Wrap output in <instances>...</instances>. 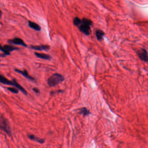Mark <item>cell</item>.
<instances>
[{
	"mask_svg": "<svg viewBox=\"0 0 148 148\" xmlns=\"http://www.w3.org/2000/svg\"><path fill=\"white\" fill-rule=\"evenodd\" d=\"M92 25L93 22L90 20L84 18L81 20V23L78 27L80 32L88 36L90 34V27Z\"/></svg>",
	"mask_w": 148,
	"mask_h": 148,
	"instance_id": "cell-1",
	"label": "cell"
},
{
	"mask_svg": "<svg viewBox=\"0 0 148 148\" xmlns=\"http://www.w3.org/2000/svg\"><path fill=\"white\" fill-rule=\"evenodd\" d=\"M64 80V78L62 75L58 73L54 74L48 79V84L49 87H54Z\"/></svg>",
	"mask_w": 148,
	"mask_h": 148,
	"instance_id": "cell-2",
	"label": "cell"
},
{
	"mask_svg": "<svg viewBox=\"0 0 148 148\" xmlns=\"http://www.w3.org/2000/svg\"><path fill=\"white\" fill-rule=\"evenodd\" d=\"M0 129L6 133L9 136L11 134L10 126L7 119L3 116H2L0 118Z\"/></svg>",
	"mask_w": 148,
	"mask_h": 148,
	"instance_id": "cell-3",
	"label": "cell"
},
{
	"mask_svg": "<svg viewBox=\"0 0 148 148\" xmlns=\"http://www.w3.org/2000/svg\"><path fill=\"white\" fill-rule=\"evenodd\" d=\"M137 54L138 55L139 58H140L142 61L147 62L148 61V53L146 49H141L140 50H138L137 52Z\"/></svg>",
	"mask_w": 148,
	"mask_h": 148,
	"instance_id": "cell-4",
	"label": "cell"
},
{
	"mask_svg": "<svg viewBox=\"0 0 148 148\" xmlns=\"http://www.w3.org/2000/svg\"><path fill=\"white\" fill-rule=\"evenodd\" d=\"M9 44H10L17 45H20L22 46L26 47H27V45L24 43L21 39L18 37L14 38L13 39H9L7 41Z\"/></svg>",
	"mask_w": 148,
	"mask_h": 148,
	"instance_id": "cell-5",
	"label": "cell"
},
{
	"mask_svg": "<svg viewBox=\"0 0 148 148\" xmlns=\"http://www.w3.org/2000/svg\"><path fill=\"white\" fill-rule=\"evenodd\" d=\"M14 71L16 72H17L18 73H19L20 74L22 75L24 77L27 78V79H28V80H30L31 82H36L35 79L33 77L30 76L28 73V72L26 70H24V71H21V70H19L18 69H15Z\"/></svg>",
	"mask_w": 148,
	"mask_h": 148,
	"instance_id": "cell-6",
	"label": "cell"
},
{
	"mask_svg": "<svg viewBox=\"0 0 148 148\" xmlns=\"http://www.w3.org/2000/svg\"><path fill=\"white\" fill-rule=\"evenodd\" d=\"M12 81H10L8 79H7L6 77L3 76V75L0 74V82L1 83L5 85H10L14 86L15 85V84L14 82V79H13Z\"/></svg>",
	"mask_w": 148,
	"mask_h": 148,
	"instance_id": "cell-7",
	"label": "cell"
},
{
	"mask_svg": "<svg viewBox=\"0 0 148 148\" xmlns=\"http://www.w3.org/2000/svg\"><path fill=\"white\" fill-rule=\"evenodd\" d=\"M31 49L38 51H48L50 49V46L47 45H41L38 46H31Z\"/></svg>",
	"mask_w": 148,
	"mask_h": 148,
	"instance_id": "cell-8",
	"label": "cell"
},
{
	"mask_svg": "<svg viewBox=\"0 0 148 148\" xmlns=\"http://www.w3.org/2000/svg\"><path fill=\"white\" fill-rule=\"evenodd\" d=\"M34 54L38 58L41 59H42L45 60H49L52 59L51 56L49 55L46 54L44 53H37L35 52Z\"/></svg>",
	"mask_w": 148,
	"mask_h": 148,
	"instance_id": "cell-9",
	"label": "cell"
},
{
	"mask_svg": "<svg viewBox=\"0 0 148 148\" xmlns=\"http://www.w3.org/2000/svg\"><path fill=\"white\" fill-rule=\"evenodd\" d=\"M28 26H29V27L31 29H33L37 31H40L41 30V26L36 23L29 21H28Z\"/></svg>",
	"mask_w": 148,
	"mask_h": 148,
	"instance_id": "cell-10",
	"label": "cell"
},
{
	"mask_svg": "<svg viewBox=\"0 0 148 148\" xmlns=\"http://www.w3.org/2000/svg\"><path fill=\"white\" fill-rule=\"evenodd\" d=\"M3 47L6 51H7L9 53H10V52H12V51L18 50L19 49V48H17V47L12 46L11 45H5L3 46Z\"/></svg>",
	"mask_w": 148,
	"mask_h": 148,
	"instance_id": "cell-11",
	"label": "cell"
},
{
	"mask_svg": "<svg viewBox=\"0 0 148 148\" xmlns=\"http://www.w3.org/2000/svg\"><path fill=\"white\" fill-rule=\"evenodd\" d=\"M28 136V137H29L30 139H31L32 140H33V141H34L38 142L39 143L42 144V143H44V140L38 138V137H36L33 135H29Z\"/></svg>",
	"mask_w": 148,
	"mask_h": 148,
	"instance_id": "cell-12",
	"label": "cell"
},
{
	"mask_svg": "<svg viewBox=\"0 0 148 148\" xmlns=\"http://www.w3.org/2000/svg\"><path fill=\"white\" fill-rule=\"evenodd\" d=\"M104 35V32L100 30H97L96 31V36L98 41H101Z\"/></svg>",
	"mask_w": 148,
	"mask_h": 148,
	"instance_id": "cell-13",
	"label": "cell"
},
{
	"mask_svg": "<svg viewBox=\"0 0 148 148\" xmlns=\"http://www.w3.org/2000/svg\"><path fill=\"white\" fill-rule=\"evenodd\" d=\"M79 111H80L79 113L80 114L83 115L84 116H87V115H88L90 114V111L87 109V108H86V107L82 108L80 109Z\"/></svg>",
	"mask_w": 148,
	"mask_h": 148,
	"instance_id": "cell-14",
	"label": "cell"
},
{
	"mask_svg": "<svg viewBox=\"0 0 148 148\" xmlns=\"http://www.w3.org/2000/svg\"><path fill=\"white\" fill-rule=\"evenodd\" d=\"M73 23L75 26L78 27L81 23V19L78 17H75L74 19H73Z\"/></svg>",
	"mask_w": 148,
	"mask_h": 148,
	"instance_id": "cell-15",
	"label": "cell"
},
{
	"mask_svg": "<svg viewBox=\"0 0 148 148\" xmlns=\"http://www.w3.org/2000/svg\"><path fill=\"white\" fill-rule=\"evenodd\" d=\"M7 89L9 90L10 92L14 94H17L18 93V90L16 88H11V87H9L7 88Z\"/></svg>",
	"mask_w": 148,
	"mask_h": 148,
	"instance_id": "cell-16",
	"label": "cell"
},
{
	"mask_svg": "<svg viewBox=\"0 0 148 148\" xmlns=\"http://www.w3.org/2000/svg\"><path fill=\"white\" fill-rule=\"evenodd\" d=\"M62 92V90H57L56 91H51L50 93V95H54V94H56V93H61Z\"/></svg>",
	"mask_w": 148,
	"mask_h": 148,
	"instance_id": "cell-17",
	"label": "cell"
},
{
	"mask_svg": "<svg viewBox=\"0 0 148 148\" xmlns=\"http://www.w3.org/2000/svg\"><path fill=\"white\" fill-rule=\"evenodd\" d=\"M34 91L36 94H39L40 93V90L39 89L37 88H34L32 89Z\"/></svg>",
	"mask_w": 148,
	"mask_h": 148,
	"instance_id": "cell-18",
	"label": "cell"
},
{
	"mask_svg": "<svg viewBox=\"0 0 148 148\" xmlns=\"http://www.w3.org/2000/svg\"><path fill=\"white\" fill-rule=\"evenodd\" d=\"M2 14V12L1 10H0V17H1Z\"/></svg>",
	"mask_w": 148,
	"mask_h": 148,
	"instance_id": "cell-19",
	"label": "cell"
},
{
	"mask_svg": "<svg viewBox=\"0 0 148 148\" xmlns=\"http://www.w3.org/2000/svg\"></svg>",
	"mask_w": 148,
	"mask_h": 148,
	"instance_id": "cell-20",
	"label": "cell"
}]
</instances>
